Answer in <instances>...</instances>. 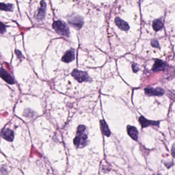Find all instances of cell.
Masks as SVG:
<instances>
[{"label":"cell","instance_id":"cell-1","mask_svg":"<svg viewBox=\"0 0 175 175\" xmlns=\"http://www.w3.org/2000/svg\"><path fill=\"white\" fill-rule=\"evenodd\" d=\"M86 127L84 125H79L77 132L76 137L74 140V144L78 148H83L87 144V136L84 132Z\"/></svg>","mask_w":175,"mask_h":175},{"label":"cell","instance_id":"cell-2","mask_svg":"<svg viewBox=\"0 0 175 175\" xmlns=\"http://www.w3.org/2000/svg\"><path fill=\"white\" fill-rule=\"evenodd\" d=\"M53 27L59 35L69 37V27L61 21H55L53 24Z\"/></svg>","mask_w":175,"mask_h":175},{"label":"cell","instance_id":"cell-3","mask_svg":"<svg viewBox=\"0 0 175 175\" xmlns=\"http://www.w3.org/2000/svg\"><path fill=\"white\" fill-rule=\"evenodd\" d=\"M71 75L79 82L88 81L90 80L88 74H87L86 72L80 71L77 69H75L74 71L72 72Z\"/></svg>","mask_w":175,"mask_h":175},{"label":"cell","instance_id":"cell-4","mask_svg":"<svg viewBox=\"0 0 175 175\" xmlns=\"http://www.w3.org/2000/svg\"><path fill=\"white\" fill-rule=\"evenodd\" d=\"M145 92L149 96H161L164 93V91L161 88L147 87L145 89Z\"/></svg>","mask_w":175,"mask_h":175},{"label":"cell","instance_id":"cell-5","mask_svg":"<svg viewBox=\"0 0 175 175\" xmlns=\"http://www.w3.org/2000/svg\"><path fill=\"white\" fill-rule=\"evenodd\" d=\"M69 24H71V26H73L74 27L77 29L81 28L83 24V19L79 16L73 17L70 18L69 20Z\"/></svg>","mask_w":175,"mask_h":175},{"label":"cell","instance_id":"cell-6","mask_svg":"<svg viewBox=\"0 0 175 175\" xmlns=\"http://www.w3.org/2000/svg\"><path fill=\"white\" fill-rule=\"evenodd\" d=\"M0 77L8 84H13L15 83V81L11 76L3 68H0Z\"/></svg>","mask_w":175,"mask_h":175},{"label":"cell","instance_id":"cell-7","mask_svg":"<svg viewBox=\"0 0 175 175\" xmlns=\"http://www.w3.org/2000/svg\"><path fill=\"white\" fill-rule=\"evenodd\" d=\"M140 124L143 128L148 127L150 126H158L160 124L159 121H154L146 119L143 116H141L139 119Z\"/></svg>","mask_w":175,"mask_h":175},{"label":"cell","instance_id":"cell-8","mask_svg":"<svg viewBox=\"0 0 175 175\" xmlns=\"http://www.w3.org/2000/svg\"><path fill=\"white\" fill-rule=\"evenodd\" d=\"M40 4L41 7L39 8L36 17L38 20H43L45 17L46 4L44 1H42Z\"/></svg>","mask_w":175,"mask_h":175},{"label":"cell","instance_id":"cell-9","mask_svg":"<svg viewBox=\"0 0 175 175\" xmlns=\"http://www.w3.org/2000/svg\"><path fill=\"white\" fill-rule=\"evenodd\" d=\"M167 64L161 60H157L152 67V70L154 71H160L164 70L166 68Z\"/></svg>","mask_w":175,"mask_h":175},{"label":"cell","instance_id":"cell-10","mask_svg":"<svg viewBox=\"0 0 175 175\" xmlns=\"http://www.w3.org/2000/svg\"><path fill=\"white\" fill-rule=\"evenodd\" d=\"M2 137L8 141H13L14 138V132L9 129H4L2 132Z\"/></svg>","mask_w":175,"mask_h":175},{"label":"cell","instance_id":"cell-11","mask_svg":"<svg viewBox=\"0 0 175 175\" xmlns=\"http://www.w3.org/2000/svg\"><path fill=\"white\" fill-rule=\"evenodd\" d=\"M127 130L128 134L130 137L135 141H138L139 132L138 131L136 127L128 125L127 127Z\"/></svg>","mask_w":175,"mask_h":175},{"label":"cell","instance_id":"cell-12","mask_svg":"<svg viewBox=\"0 0 175 175\" xmlns=\"http://www.w3.org/2000/svg\"><path fill=\"white\" fill-rule=\"evenodd\" d=\"M75 59V51L73 50H69L66 52L62 58V61L65 63H69Z\"/></svg>","mask_w":175,"mask_h":175},{"label":"cell","instance_id":"cell-13","mask_svg":"<svg viewBox=\"0 0 175 175\" xmlns=\"http://www.w3.org/2000/svg\"><path fill=\"white\" fill-rule=\"evenodd\" d=\"M115 23L117 26L122 29V31H127L129 29L130 26L126 22H125L119 18H116L115 19Z\"/></svg>","mask_w":175,"mask_h":175},{"label":"cell","instance_id":"cell-14","mask_svg":"<svg viewBox=\"0 0 175 175\" xmlns=\"http://www.w3.org/2000/svg\"><path fill=\"white\" fill-rule=\"evenodd\" d=\"M100 125L102 134L107 137H109L110 135V132L109 130V128L108 127L106 123L105 122V121L103 120H102L100 121Z\"/></svg>","mask_w":175,"mask_h":175},{"label":"cell","instance_id":"cell-15","mask_svg":"<svg viewBox=\"0 0 175 175\" xmlns=\"http://www.w3.org/2000/svg\"><path fill=\"white\" fill-rule=\"evenodd\" d=\"M153 28L155 31H160L161 28H162L163 26L162 22L160 20H156L154 21L153 24H152Z\"/></svg>","mask_w":175,"mask_h":175},{"label":"cell","instance_id":"cell-16","mask_svg":"<svg viewBox=\"0 0 175 175\" xmlns=\"http://www.w3.org/2000/svg\"><path fill=\"white\" fill-rule=\"evenodd\" d=\"M13 8V4H6L3 3H0V10L6 11H12Z\"/></svg>","mask_w":175,"mask_h":175},{"label":"cell","instance_id":"cell-17","mask_svg":"<svg viewBox=\"0 0 175 175\" xmlns=\"http://www.w3.org/2000/svg\"><path fill=\"white\" fill-rule=\"evenodd\" d=\"M6 32V26L0 22V33H5Z\"/></svg>","mask_w":175,"mask_h":175},{"label":"cell","instance_id":"cell-18","mask_svg":"<svg viewBox=\"0 0 175 175\" xmlns=\"http://www.w3.org/2000/svg\"><path fill=\"white\" fill-rule=\"evenodd\" d=\"M15 53L18 59H19L21 60H22V59H24V57H23V55H22V53H21L20 51H19V50H17V49H16L15 51Z\"/></svg>","mask_w":175,"mask_h":175},{"label":"cell","instance_id":"cell-19","mask_svg":"<svg viewBox=\"0 0 175 175\" xmlns=\"http://www.w3.org/2000/svg\"><path fill=\"white\" fill-rule=\"evenodd\" d=\"M151 44L154 47H155V48H159L160 47L159 44L157 40H152L151 42Z\"/></svg>","mask_w":175,"mask_h":175},{"label":"cell","instance_id":"cell-20","mask_svg":"<svg viewBox=\"0 0 175 175\" xmlns=\"http://www.w3.org/2000/svg\"><path fill=\"white\" fill-rule=\"evenodd\" d=\"M132 69H133V71L134 72V73H136L139 70V68H138V67L137 66V65H136V64H132Z\"/></svg>","mask_w":175,"mask_h":175},{"label":"cell","instance_id":"cell-21","mask_svg":"<svg viewBox=\"0 0 175 175\" xmlns=\"http://www.w3.org/2000/svg\"><path fill=\"white\" fill-rule=\"evenodd\" d=\"M173 156L174 157V146L173 147Z\"/></svg>","mask_w":175,"mask_h":175}]
</instances>
